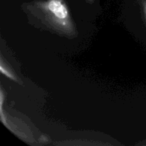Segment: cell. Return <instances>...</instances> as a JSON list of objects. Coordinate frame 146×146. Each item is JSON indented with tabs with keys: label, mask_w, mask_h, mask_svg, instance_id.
Wrapping results in <instances>:
<instances>
[{
	"label": "cell",
	"mask_w": 146,
	"mask_h": 146,
	"mask_svg": "<svg viewBox=\"0 0 146 146\" xmlns=\"http://www.w3.org/2000/svg\"><path fill=\"white\" fill-rule=\"evenodd\" d=\"M36 12H40L41 18L56 31L67 35H74L75 27L68 6L64 0H44L31 4Z\"/></svg>",
	"instance_id": "6da1fadb"
},
{
	"label": "cell",
	"mask_w": 146,
	"mask_h": 146,
	"mask_svg": "<svg viewBox=\"0 0 146 146\" xmlns=\"http://www.w3.org/2000/svg\"><path fill=\"white\" fill-rule=\"evenodd\" d=\"M0 70H1V73L2 74H4V76H6L7 77H8L10 79L13 80V81H17V78H16L14 74L11 72V70L9 68H7V66L6 65H4V63L3 61V60H1V64H0Z\"/></svg>",
	"instance_id": "7a4b0ae2"
},
{
	"label": "cell",
	"mask_w": 146,
	"mask_h": 146,
	"mask_svg": "<svg viewBox=\"0 0 146 146\" xmlns=\"http://www.w3.org/2000/svg\"><path fill=\"white\" fill-rule=\"evenodd\" d=\"M141 5H142L143 11L144 14V17H145V22H146V0H141Z\"/></svg>",
	"instance_id": "3957f363"
},
{
	"label": "cell",
	"mask_w": 146,
	"mask_h": 146,
	"mask_svg": "<svg viewBox=\"0 0 146 146\" xmlns=\"http://www.w3.org/2000/svg\"><path fill=\"white\" fill-rule=\"evenodd\" d=\"M88 1H89V2L92 3V2H94V0H88Z\"/></svg>",
	"instance_id": "277c9868"
}]
</instances>
